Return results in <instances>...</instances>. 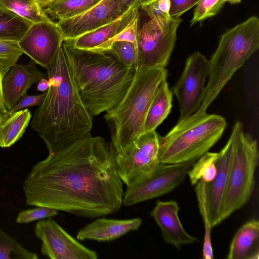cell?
<instances>
[{"label":"cell","instance_id":"cell-1","mask_svg":"<svg viewBox=\"0 0 259 259\" xmlns=\"http://www.w3.org/2000/svg\"><path fill=\"white\" fill-rule=\"evenodd\" d=\"M116 155L110 143L92 135L49 153L24 180L26 204L89 219L117 212L124 191Z\"/></svg>","mask_w":259,"mask_h":259},{"label":"cell","instance_id":"cell-2","mask_svg":"<svg viewBox=\"0 0 259 259\" xmlns=\"http://www.w3.org/2000/svg\"><path fill=\"white\" fill-rule=\"evenodd\" d=\"M47 70L49 88L34 113L31 125L52 153L92 135L93 117L78 92L62 44Z\"/></svg>","mask_w":259,"mask_h":259},{"label":"cell","instance_id":"cell-3","mask_svg":"<svg viewBox=\"0 0 259 259\" xmlns=\"http://www.w3.org/2000/svg\"><path fill=\"white\" fill-rule=\"evenodd\" d=\"M62 45L69 58L81 100L93 118L114 108L122 100L135 77L108 51L74 48L71 40Z\"/></svg>","mask_w":259,"mask_h":259},{"label":"cell","instance_id":"cell-4","mask_svg":"<svg viewBox=\"0 0 259 259\" xmlns=\"http://www.w3.org/2000/svg\"><path fill=\"white\" fill-rule=\"evenodd\" d=\"M166 68H142L122 100L106 112L104 119L110 133V143L116 154L130 147L143 134L151 104L163 80L167 79Z\"/></svg>","mask_w":259,"mask_h":259},{"label":"cell","instance_id":"cell-5","mask_svg":"<svg viewBox=\"0 0 259 259\" xmlns=\"http://www.w3.org/2000/svg\"><path fill=\"white\" fill-rule=\"evenodd\" d=\"M259 48V20L252 16L224 33L209 61L208 79L198 112H206L234 73Z\"/></svg>","mask_w":259,"mask_h":259},{"label":"cell","instance_id":"cell-6","mask_svg":"<svg viewBox=\"0 0 259 259\" xmlns=\"http://www.w3.org/2000/svg\"><path fill=\"white\" fill-rule=\"evenodd\" d=\"M227 122L222 116L196 112L164 136L159 135V159L163 164L196 161L221 139Z\"/></svg>","mask_w":259,"mask_h":259},{"label":"cell","instance_id":"cell-7","mask_svg":"<svg viewBox=\"0 0 259 259\" xmlns=\"http://www.w3.org/2000/svg\"><path fill=\"white\" fill-rule=\"evenodd\" d=\"M259 158L256 140L239 131L235 143L221 212L222 222L244 206L252 195Z\"/></svg>","mask_w":259,"mask_h":259},{"label":"cell","instance_id":"cell-8","mask_svg":"<svg viewBox=\"0 0 259 259\" xmlns=\"http://www.w3.org/2000/svg\"><path fill=\"white\" fill-rule=\"evenodd\" d=\"M159 134L155 131L141 134L115 160L117 174L127 187L151 175L160 163Z\"/></svg>","mask_w":259,"mask_h":259},{"label":"cell","instance_id":"cell-9","mask_svg":"<svg viewBox=\"0 0 259 259\" xmlns=\"http://www.w3.org/2000/svg\"><path fill=\"white\" fill-rule=\"evenodd\" d=\"M182 19L173 18L164 28L151 20L139 26L138 50L140 69L152 67L166 68L177 40V32Z\"/></svg>","mask_w":259,"mask_h":259},{"label":"cell","instance_id":"cell-10","mask_svg":"<svg viewBox=\"0 0 259 259\" xmlns=\"http://www.w3.org/2000/svg\"><path fill=\"white\" fill-rule=\"evenodd\" d=\"M209 73V61L197 51L186 61L184 69L172 89L180 110L178 122L188 118L198 111L204 95L205 83Z\"/></svg>","mask_w":259,"mask_h":259},{"label":"cell","instance_id":"cell-11","mask_svg":"<svg viewBox=\"0 0 259 259\" xmlns=\"http://www.w3.org/2000/svg\"><path fill=\"white\" fill-rule=\"evenodd\" d=\"M195 162L160 163L149 176L127 187L123 205L130 206L169 193L183 183Z\"/></svg>","mask_w":259,"mask_h":259},{"label":"cell","instance_id":"cell-12","mask_svg":"<svg viewBox=\"0 0 259 259\" xmlns=\"http://www.w3.org/2000/svg\"><path fill=\"white\" fill-rule=\"evenodd\" d=\"M34 233L42 242V253L50 258H98L95 251L80 243L51 218L38 221Z\"/></svg>","mask_w":259,"mask_h":259},{"label":"cell","instance_id":"cell-13","mask_svg":"<svg viewBox=\"0 0 259 259\" xmlns=\"http://www.w3.org/2000/svg\"><path fill=\"white\" fill-rule=\"evenodd\" d=\"M64 40L54 21L33 23L18 41L23 53L46 69L54 60Z\"/></svg>","mask_w":259,"mask_h":259},{"label":"cell","instance_id":"cell-14","mask_svg":"<svg viewBox=\"0 0 259 259\" xmlns=\"http://www.w3.org/2000/svg\"><path fill=\"white\" fill-rule=\"evenodd\" d=\"M243 124L235 123L228 141L219 152L216 160L217 173L212 181L206 183V196L209 221L211 228L221 223V212L227 186L235 143Z\"/></svg>","mask_w":259,"mask_h":259},{"label":"cell","instance_id":"cell-15","mask_svg":"<svg viewBox=\"0 0 259 259\" xmlns=\"http://www.w3.org/2000/svg\"><path fill=\"white\" fill-rule=\"evenodd\" d=\"M123 14L118 0H102L82 13L56 23L64 40L73 39L113 21Z\"/></svg>","mask_w":259,"mask_h":259},{"label":"cell","instance_id":"cell-16","mask_svg":"<svg viewBox=\"0 0 259 259\" xmlns=\"http://www.w3.org/2000/svg\"><path fill=\"white\" fill-rule=\"evenodd\" d=\"M180 207L175 200H157L150 215L160 229L163 240L177 249L199 242L184 229L179 217Z\"/></svg>","mask_w":259,"mask_h":259},{"label":"cell","instance_id":"cell-17","mask_svg":"<svg viewBox=\"0 0 259 259\" xmlns=\"http://www.w3.org/2000/svg\"><path fill=\"white\" fill-rule=\"evenodd\" d=\"M32 61L26 65H14L3 76L2 89L5 105L10 110L19 99L26 94L35 82L47 78Z\"/></svg>","mask_w":259,"mask_h":259},{"label":"cell","instance_id":"cell-18","mask_svg":"<svg viewBox=\"0 0 259 259\" xmlns=\"http://www.w3.org/2000/svg\"><path fill=\"white\" fill-rule=\"evenodd\" d=\"M142 222L140 218L117 220L99 217L81 228L76 238L79 241H109L131 231L138 230Z\"/></svg>","mask_w":259,"mask_h":259},{"label":"cell","instance_id":"cell-19","mask_svg":"<svg viewBox=\"0 0 259 259\" xmlns=\"http://www.w3.org/2000/svg\"><path fill=\"white\" fill-rule=\"evenodd\" d=\"M141 4H137L113 21L71 40L77 49L93 50L121 31L139 13Z\"/></svg>","mask_w":259,"mask_h":259},{"label":"cell","instance_id":"cell-20","mask_svg":"<svg viewBox=\"0 0 259 259\" xmlns=\"http://www.w3.org/2000/svg\"><path fill=\"white\" fill-rule=\"evenodd\" d=\"M228 259H258L259 222L251 220L236 232L231 242Z\"/></svg>","mask_w":259,"mask_h":259},{"label":"cell","instance_id":"cell-21","mask_svg":"<svg viewBox=\"0 0 259 259\" xmlns=\"http://www.w3.org/2000/svg\"><path fill=\"white\" fill-rule=\"evenodd\" d=\"M172 93L166 79L160 83L151 104L145 119L143 133L155 131L167 118L172 108Z\"/></svg>","mask_w":259,"mask_h":259},{"label":"cell","instance_id":"cell-22","mask_svg":"<svg viewBox=\"0 0 259 259\" xmlns=\"http://www.w3.org/2000/svg\"><path fill=\"white\" fill-rule=\"evenodd\" d=\"M31 117L28 109L12 113L11 116L0 124V146L9 147L23 136Z\"/></svg>","mask_w":259,"mask_h":259},{"label":"cell","instance_id":"cell-23","mask_svg":"<svg viewBox=\"0 0 259 259\" xmlns=\"http://www.w3.org/2000/svg\"><path fill=\"white\" fill-rule=\"evenodd\" d=\"M101 1L102 0H55L44 8L43 10L51 19L59 21L79 15Z\"/></svg>","mask_w":259,"mask_h":259},{"label":"cell","instance_id":"cell-24","mask_svg":"<svg viewBox=\"0 0 259 259\" xmlns=\"http://www.w3.org/2000/svg\"><path fill=\"white\" fill-rule=\"evenodd\" d=\"M33 23L0 7V39L19 41Z\"/></svg>","mask_w":259,"mask_h":259},{"label":"cell","instance_id":"cell-25","mask_svg":"<svg viewBox=\"0 0 259 259\" xmlns=\"http://www.w3.org/2000/svg\"><path fill=\"white\" fill-rule=\"evenodd\" d=\"M0 7L32 23L52 20L35 0H0Z\"/></svg>","mask_w":259,"mask_h":259},{"label":"cell","instance_id":"cell-26","mask_svg":"<svg viewBox=\"0 0 259 259\" xmlns=\"http://www.w3.org/2000/svg\"><path fill=\"white\" fill-rule=\"evenodd\" d=\"M218 152L208 151L196 160L188 173L190 183L195 186L199 181L209 183L217 173L216 160Z\"/></svg>","mask_w":259,"mask_h":259},{"label":"cell","instance_id":"cell-27","mask_svg":"<svg viewBox=\"0 0 259 259\" xmlns=\"http://www.w3.org/2000/svg\"><path fill=\"white\" fill-rule=\"evenodd\" d=\"M206 183L200 180L195 186L198 207L204 226V237L202 249L204 259L214 258L211 239V227L209 221L206 196Z\"/></svg>","mask_w":259,"mask_h":259},{"label":"cell","instance_id":"cell-28","mask_svg":"<svg viewBox=\"0 0 259 259\" xmlns=\"http://www.w3.org/2000/svg\"><path fill=\"white\" fill-rule=\"evenodd\" d=\"M140 8L161 28H165L172 19L169 14L170 0H143Z\"/></svg>","mask_w":259,"mask_h":259},{"label":"cell","instance_id":"cell-29","mask_svg":"<svg viewBox=\"0 0 259 259\" xmlns=\"http://www.w3.org/2000/svg\"><path fill=\"white\" fill-rule=\"evenodd\" d=\"M37 254L22 246L0 228V259H37Z\"/></svg>","mask_w":259,"mask_h":259},{"label":"cell","instance_id":"cell-30","mask_svg":"<svg viewBox=\"0 0 259 259\" xmlns=\"http://www.w3.org/2000/svg\"><path fill=\"white\" fill-rule=\"evenodd\" d=\"M108 51L124 66L140 70L138 47L135 44L126 41H116Z\"/></svg>","mask_w":259,"mask_h":259},{"label":"cell","instance_id":"cell-31","mask_svg":"<svg viewBox=\"0 0 259 259\" xmlns=\"http://www.w3.org/2000/svg\"><path fill=\"white\" fill-rule=\"evenodd\" d=\"M139 13L121 31L112 38L93 49L97 51H108L115 42L126 41L135 44L138 47L139 29Z\"/></svg>","mask_w":259,"mask_h":259},{"label":"cell","instance_id":"cell-32","mask_svg":"<svg viewBox=\"0 0 259 259\" xmlns=\"http://www.w3.org/2000/svg\"><path fill=\"white\" fill-rule=\"evenodd\" d=\"M23 54L18 41L0 39V68L6 74Z\"/></svg>","mask_w":259,"mask_h":259},{"label":"cell","instance_id":"cell-33","mask_svg":"<svg viewBox=\"0 0 259 259\" xmlns=\"http://www.w3.org/2000/svg\"><path fill=\"white\" fill-rule=\"evenodd\" d=\"M226 3V0H200L194 11L191 25L216 15Z\"/></svg>","mask_w":259,"mask_h":259},{"label":"cell","instance_id":"cell-34","mask_svg":"<svg viewBox=\"0 0 259 259\" xmlns=\"http://www.w3.org/2000/svg\"><path fill=\"white\" fill-rule=\"evenodd\" d=\"M58 214V210L49 207H37L20 211L16 219L18 224H27L31 222L51 218Z\"/></svg>","mask_w":259,"mask_h":259},{"label":"cell","instance_id":"cell-35","mask_svg":"<svg viewBox=\"0 0 259 259\" xmlns=\"http://www.w3.org/2000/svg\"><path fill=\"white\" fill-rule=\"evenodd\" d=\"M200 0H170L169 14L171 18H179L184 13L191 9Z\"/></svg>","mask_w":259,"mask_h":259},{"label":"cell","instance_id":"cell-36","mask_svg":"<svg viewBox=\"0 0 259 259\" xmlns=\"http://www.w3.org/2000/svg\"><path fill=\"white\" fill-rule=\"evenodd\" d=\"M46 93L47 91L38 95L29 96L25 94L19 99L17 104L9 111L12 113L22 110L25 107L32 106H38L44 101Z\"/></svg>","mask_w":259,"mask_h":259},{"label":"cell","instance_id":"cell-37","mask_svg":"<svg viewBox=\"0 0 259 259\" xmlns=\"http://www.w3.org/2000/svg\"><path fill=\"white\" fill-rule=\"evenodd\" d=\"M5 74L0 68V124L4 123L12 115L5 105L2 89V79Z\"/></svg>","mask_w":259,"mask_h":259},{"label":"cell","instance_id":"cell-38","mask_svg":"<svg viewBox=\"0 0 259 259\" xmlns=\"http://www.w3.org/2000/svg\"><path fill=\"white\" fill-rule=\"evenodd\" d=\"M143 0H118V4L120 11L124 14L133 5L142 4Z\"/></svg>","mask_w":259,"mask_h":259},{"label":"cell","instance_id":"cell-39","mask_svg":"<svg viewBox=\"0 0 259 259\" xmlns=\"http://www.w3.org/2000/svg\"><path fill=\"white\" fill-rule=\"evenodd\" d=\"M49 88V82L48 77L43 78L38 81L37 85L38 91L45 92L48 90Z\"/></svg>","mask_w":259,"mask_h":259},{"label":"cell","instance_id":"cell-40","mask_svg":"<svg viewBox=\"0 0 259 259\" xmlns=\"http://www.w3.org/2000/svg\"><path fill=\"white\" fill-rule=\"evenodd\" d=\"M36 2L40 5V6L43 9L45 7L47 6L55 0H35Z\"/></svg>","mask_w":259,"mask_h":259},{"label":"cell","instance_id":"cell-41","mask_svg":"<svg viewBox=\"0 0 259 259\" xmlns=\"http://www.w3.org/2000/svg\"><path fill=\"white\" fill-rule=\"evenodd\" d=\"M226 2H228L231 4H238L240 3L241 0H226Z\"/></svg>","mask_w":259,"mask_h":259}]
</instances>
